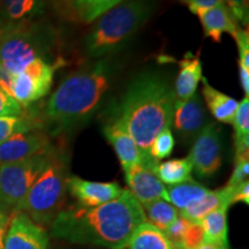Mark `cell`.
Returning a JSON list of instances; mask_svg holds the SVG:
<instances>
[{
	"mask_svg": "<svg viewBox=\"0 0 249 249\" xmlns=\"http://www.w3.org/2000/svg\"><path fill=\"white\" fill-rule=\"evenodd\" d=\"M49 235L24 213H15L9 220L2 249H48Z\"/></svg>",
	"mask_w": 249,
	"mask_h": 249,
	"instance_id": "cell-11",
	"label": "cell"
},
{
	"mask_svg": "<svg viewBox=\"0 0 249 249\" xmlns=\"http://www.w3.org/2000/svg\"><path fill=\"white\" fill-rule=\"evenodd\" d=\"M23 107L0 88V118L22 117Z\"/></svg>",
	"mask_w": 249,
	"mask_h": 249,
	"instance_id": "cell-32",
	"label": "cell"
},
{
	"mask_svg": "<svg viewBox=\"0 0 249 249\" xmlns=\"http://www.w3.org/2000/svg\"><path fill=\"white\" fill-rule=\"evenodd\" d=\"M9 220H11V218H9L7 213H6V210L4 208L0 207V249H2V245H4L5 235L9 225Z\"/></svg>",
	"mask_w": 249,
	"mask_h": 249,
	"instance_id": "cell-39",
	"label": "cell"
},
{
	"mask_svg": "<svg viewBox=\"0 0 249 249\" xmlns=\"http://www.w3.org/2000/svg\"><path fill=\"white\" fill-rule=\"evenodd\" d=\"M239 77H240V83L246 96L249 93V70L239 66Z\"/></svg>",
	"mask_w": 249,
	"mask_h": 249,
	"instance_id": "cell-41",
	"label": "cell"
},
{
	"mask_svg": "<svg viewBox=\"0 0 249 249\" xmlns=\"http://www.w3.org/2000/svg\"><path fill=\"white\" fill-rule=\"evenodd\" d=\"M192 223H189L188 220L185 219L182 217H178L171 225L165 230L164 233L167 236V239L172 242L178 249H181V245L185 238L187 230L189 229Z\"/></svg>",
	"mask_w": 249,
	"mask_h": 249,
	"instance_id": "cell-30",
	"label": "cell"
},
{
	"mask_svg": "<svg viewBox=\"0 0 249 249\" xmlns=\"http://www.w3.org/2000/svg\"><path fill=\"white\" fill-rule=\"evenodd\" d=\"M202 96H203L205 104L214 117V119L224 124H231L234 120L239 103L227 96L225 93L214 89L213 86L208 83V81L202 77Z\"/></svg>",
	"mask_w": 249,
	"mask_h": 249,
	"instance_id": "cell-19",
	"label": "cell"
},
{
	"mask_svg": "<svg viewBox=\"0 0 249 249\" xmlns=\"http://www.w3.org/2000/svg\"><path fill=\"white\" fill-rule=\"evenodd\" d=\"M187 158L200 178H210L217 173L223 163L222 130L217 124H208L196 136Z\"/></svg>",
	"mask_w": 249,
	"mask_h": 249,
	"instance_id": "cell-9",
	"label": "cell"
},
{
	"mask_svg": "<svg viewBox=\"0 0 249 249\" xmlns=\"http://www.w3.org/2000/svg\"><path fill=\"white\" fill-rule=\"evenodd\" d=\"M229 204H223L211 211L201 220L203 227V242L229 248L227 239V210Z\"/></svg>",
	"mask_w": 249,
	"mask_h": 249,
	"instance_id": "cell-20",
	"label": "cell"
},
{
	"mask_svg": "<svg viewBox=\"0 0 249 249\" xmlns=\"http://www.w3.org/2000/svg\"><path fill=\"white\" fill-rule=\"evenodd\" d=\"M124 249H178L171 242L165 233L150 223L144 222L140 225L128 244Z\"/></svg>",
	"mask_w": 249,
	"mask_h": 249,
	"instance_id": "cell-21",
	"label": "cell"
},
{
	"mask_svg": "<svg viewBox=\"0 0 249 249\" xmlns=\"http://www.w3.org/2000/svg\"><path fill=\"white\" fill-rule=\"evenodd\" d=\"M249 176V154L235 156V165L231 178L229 180L227 187H233L240 185L244 181H247Z\"/></svg>",
	"mask_w": 249,
	"mask_h": 249,
	"instance_id": "cell-31",
	"label": "cell"
},
{
	"mask_svg": "<svg viewBox=\"0 0 249 249\" xmlns=\"http://www.w3.org/2000/svg\"><path fill=\"white\" fill-rule=\"evenodd\" d=\"M154 7L151 0H128L107 11L86 37L87 53L101 58L117 51L147 22Z\"/></svg>",
	"mask_w": 249,
	"mask_h": 249,
	"instance_id": "cell-4",
	"label": "cell"
},
{
	"mask_svg": "<svg viewBox=\"0 0 249 249\" xmlns=\"http://www.w3.org/2000/svg\"><path fill=\"white\" fill-rule=\"evenodd\" d=\"M144 222L141 203L124 189L117 198L98 207L62 209L52 223L51 235L68 244L124 249Z\"/></svg>",
	"mask_w": 249,
	"mask_h": 249,
	"instance_id": "cell-1",
	"label": "cell"
},
{
	"mask_svg": "<svg viewBox=\"0 0 249 249\" xmlns=\"http://www.w3.org/2000/svg\"><path fill=\"white\" fill-rule=\"evenodd\" d=\"M230 13L238 23L248 26L249 20V0H223Z\"/></svg>",
	"mask_w": 249,
	"mask_h": 249,
	"instance_id": "cell-33",
	"label": "cell"
},
{
	"mask_svg": "<svg viewBox=\"0 0 249 249\" xmlns=\"http://www.w3.org/2000/svg\"><path fill=\"white\" fill-rule=\"evenodd\" d=\"M193 166L188 158L170 160L158 163L155 169V174L161 183L167 186L179 185V183L193 181Z\"/></svg>",
	"mask_w": 249,
	"mask_h": 249,
	"instance_id": "cell-24",
	"label": "cell"
},
{
	"mask_svg": "<svg viewBox=\"0 0 249 249\" xmlns=\"http://www.w3.org/2000/svg\"><path fill=\"white\" fill-rule=\"evenodd\" d=\"M46 6L45 0H0V26L36 21Z\"/></svg>",
	"mask_w": 249,
	"mask_h": 249,
	"instance_id": "cell-17",
	"label": "cell"
},
{
	"mask_svg": "<svg viewBox=\"0 0 249 249\" xmlns=\"http://www.w3.org/2000/svg\"><path fill=\"white\" fill-rule=\"evenodd\" d=\"M64 64L60 58L54 61L36 59L30 62L21 73L14 75L11 96L22 107L43 98L51 89L55 71Z\"/></svg>",
	"mask_w": 249,
	"mask_h": 249,
	"instance_id": "cell-8",
	"label": "cell"
},
{
	"mask_svg": "<svg viewBox=\"0 0 249 249\" xmlns=\"http://www.w3.org/2000/svg\"><path fill=\"white\" fill-rule=\"evenodd\" d=\"M188 6L193 14L197 15L205 9L213 8L214 6L223 4V0H182Z\"/></svg>",
	"mask_w": 249,
	"mask_h": 249,
	"instance_id": "cell-37",
	"label": "cell"
},
{
	"mask_svg": "<svg viewBox=\"0 0 249 249\" xmlns=\"http://www.w3.org/2000/svg\"><path fill=\"white\" fill-rule=\"evenodd\" d=\"M231 194L232 189L227 186L217 189V191H210L209 194L205 196L203 200L182 210L180 214H181L182 218L188 220L189 223H201L203 217L210 213L211 211L216 210L220 205H231Z\"/></svg>",
	"mask_w": 249,
	"mask_h": 249,
	"instance_id": "cell-23",
	"label": "cell"
},
{
	"mask_svg": "<svg viewBox=\"0 0 249 249\" xmlns=\"http://www.w3.org/2000/svg\"><path fill=\"white\" fill-rule=\"evenodd\" d=\"M112 68L107 60L67 76L46 103L44 117L54 134L85 123L95 113L110 88Z\"/></svg>",
	"mask_w": 249,
	"mask_h": 249,
	"instance_id": "cell-3",
	"label": "cell"
},
{
	"mask_svg": "<svg viewBox=\"0 0 249 249\" xmlns=\"http://www.w3.org/2000/svg\"><path fill=\"white\" fill-rule=\"evenodd\" d=\"M124 0H76L74 5V20L91 23Z\"/></svg>",
	"mask_w": 249,
	"mask_h": 249,
	"instance_id": "cell-26",
	"label": "cell"
},
{
	"mask_svg": "<svg viewBox=\"0 0 249 249\" xmlns=\"http://www.w3.org/2000/svg\"><path fill=\"white\" fill-rule=\"evenodd\" d=\"M51 151V140L48 134L39 130L15 134L0 145V167L36 155L50 154Z\"/></svg>",
	"mask_w": 249,
	"mask_h": 249,
	"instance_id": "cell-10",
	"label": "cell"
},
{
	"mask_svg": "<svg viewBox=\"0 0 249 249\" xmlns=\"http://www.w3.org/2000/svg\"><path fill=\"white\" fill-rule=\"evenodd\" d=\"M142 208L149 223L163 232L179 217L178 209L161 198L142 204Z\"/></svg>",
	"mask_w": 249,
	"mask_h": 249,
	"instance_id": "cell-25",
	"label": "cell"
},
{
	"mask_svg": "<svg viewBox=\"0 0 249 249\" xmlns=\"http://www.w3.org/2000/svg\"><path fill=\"white\" fill-rule=\"evenodd\" d=\"M179 73L174 83L176 102H182L196 93L198 83L202 80V64L198 55L186 53L179 61Z\"/></svg>",
	"mask_w": 249,
	"mask_h": 249,
	"instance_id": "cell-18",
	"label": "cell"
},
{
	"mask_svg": "<svg viewBox=\"0 0 249 249\" xmlns=\"http://www.w3.org/2000/svg\"><path fill=\"white\" fill-rule=\"evenodd\" d=\"M197 17L201 20L204 36L214 43L222 42L224 34H230L234 37L239 28H241L224 4L205 9L198 13Z\"/></svg>",
	"mask_w": 249,
	"mask_h": 249,
	"instance_id": "cell-15",
	"label": "cell"
},
{
	"mask_svg": "<svg viewBox=\"0 0 249 249\" xmlns=\"http://www.w3.org/2000/svg\"><path fill=\"white\" fill-rule=\"evenodd\" d=\"M103 134L116 151L124 172H127L134 165L141 164V152L126 130H124L117 124L111 123L103 127Z\"/></svg>",
	"mask_w": 249,
	"mask_h": 249,
	"instance_id": "cell-16",
	"label": "cell"
},
{
	"mask_svg": "<svg viewBox=\"0 0 249 249\" xmlns=\"http://www.w3.org/2000/svg\"><path fill=\"white\" fill-rule=\"evenodd\" d=\"M52 151L0 167V207L14 209L48 165Z\"/></svg>",
	"mask_w": 249,
	"mask_h": 249,
	"instance_id": "cell-7",
	"label": "cell"
},
{
	"mask_svg": "<svg viewBox=\"0 0 249 249\" xmlns=\"http://www.w3.org/2000/svg\"><path fill=\"white\" fill-rule=\"evenodd\" d=\"M40 123L35 118L6 117L0 118V145L18 133H28L40 128Z\"/></svg>",
	"mask_w": 249,
	"mask_h": 249,
	"instance_id": "cell-28",
	"label": "cell"
},
{
	"mask_svg": "<svg viewBox=\"0 0 249 249\" xmlns=\"http://www.w3.org/2000/svg\"><path fill=\"white\" fill-rule=\"evenodd\" d=\"M174 144H176V141H174V136L171 132V128L170 127L165 128L156 136L150 149H149V155L155 160L160 161L171 156L173 152Z\"/></svg>",
	"mask_w": 249,
	"mask_h": 249,
	"instance_id": "cell-29",
	"label": "cell"
},
{
	"mask_svg": "<svg viewBox=\"0 0 249 249\" xmlns=\"http://www.w3.org/2000/svg\"><path fill=\"white\" fill-rule=\"evenodd\" d=\"M174 98L170 82L157 71H144L134 79L117 105L112 123L134 140L142 155L141 165L155 172L160 161L149 155L152 142L172 124Z\"/></svg>",
	"mask_w": 249,
	"mask_h": 249,
	"instance_id": "cell-2",
	"label": "cell"
},
{
	"mask_svg": "<svg viewBox=\"0 0 249 249\" xmlns=\"http://www.w3.org/2000/svg\"><path fill=\"white\" fill-rule=\"evenodd\" d=\"M67 191L82 208H95L117 198L124 189L116 182H95L68 177Z\"/></svg>",
	"mask_w": 249,
	"mask_h": 249,
	"instance_id": "cell-13",
	"label": "cell"
},
{
	"mask_svg": "<svg viewBox=\"0 0 249 249\" xmlns=\"http://www.w3.org/2000/svg\"><path fill=\"white\" fill-rule=\"evenodd\" d=\"M203 244V227L201 223H192L183 238L181 249H194Z\"/></svg>",
	"mask_w": 249,
	"mask_h": 249,
	"instance_id": "cell-35",
	"label": "cell"
},
{
	"mask_svg": "<svg viewBox=\"0 0 249 249\" xmlns=\"http://www.w3.org/2000/svg\"><path fill=\"white\" fill-rule=\"evenodd\" d=\"M235 156L249 154V98L248 96L239 103L234 120Z\"/></svg>",
	"mask_w": 249,
	"mask_h": 249,
	"instance_id": "cell-27",
	"label": "cell"
},
{
	"mask_svg": "<svg viewBox=\"0 0 249 249\" xmlns=\"http://www.w3.org/2000/svg\"><path fill=\"white\" fill-rule=\"evenodd\" d=\"M207 187L193 181L179 183V185L166 187V201L180 210H185L192 207L209 194Z\"/></svg>",
	"mask_w": 249,
	"mask_h": 249,
	"instance_id": "cell-22",
	"label": "cell"
},
{
	"mask_svg": "<svg viewBox=\"0 0 249 249\" xmlns=\"http://www.w3.org/2000/svg\"><path fill=\"white\" fill-rule=\"evenodd\" d=\"M124 177L129 192L141 205L160 198L166 201V187L160 182L155 172L145 169L141 164L130 167L124 172Z\"/></svg>",
	"mask_w": 249,
	"mask_h": 249,
	"instance_id": "cell-14",
	"label": "cell"
},
{
	"mask_svg": "<svg viewBox=\"0 0 249 249\" xmlns=\"http://www.w3.org/2000/svg\"><path fill=\"white\" fill-rule=\"evenodd\" d=\"M54 43L52 27L37 21L0 26V66L17 75L36 59L48 60Z\"/></svg>",
	"mask_w": 249,
	"mask_h": 249,
	"instance_id": "cell-5",
	"label": "cell"
},
{
	"mask_svg": "<svg viewBox=\"0 0 249 249\" xmlns=\"http://www.w3.org/2000/svg\"><path fill=\"white\" fill-rule=\"evenodd\" d=\"M48 249H95V247H93V246L74 245V244H68V242L60 241V242H54L51 247H48Z\"/></svg>",
	"mask_w": 249,
	"mask_h": 249,
	"instance_id": "cell-40",
	"label": "cell"
},
{
	"mask_svg": "<svg viewBox=\"0 0 249 249\" xmlns=\"http://www.w3.org/2000/svg\"><path fill=\"white\" fill-rule=\"evenodd\" d=\"M235 39L236 45H238L239 51V66L247 68L249 70V35L247 29L239 28L236 31L235 36L233 37Z\"/></svg>",
	"mask_w": 249,
	"mask_h": 249,
	"instance_id": "cell-34",
	"label": "cell"
},
{
	"mask_svg": "<svg viewBox=\"0 0 249 249\" xmlns=\"http://www.w3.org/2000/svg\"><path fill=\"white\" fill-rule=\"evenodd\" d=\"M46 5H50L61 17L74 20V5L76 0H45Z\"/></svg>",
	"mask_w": 249,
	"mask_h": 249,
	"instance_id": "cell-36",
	"label": "cell"
},
{
	"mask_svg": "<svg viewBox=\"0 0 249 249\" xmlns=\"http://www.w3.org/2000/svg\"><path fill=\"white\" fill-rule=\"evenodd\" d=\"M194 249H229V248L222 247V246L213 245V244H208V242H203V244H201L198 247H196Z\"/></svg>",
	"mask_w": 249,
	"mask_h": 249,
	"instance_id": "cell-42",
	"label": "cell"
},
{
	"mask_svg": "<svg viewBox=\"0 0 249 249\" xmlns=\"http://www.w3.org/2000/svg\"><path fill=\"white\" fill-rule=\"evenodd\" d=\"M231 188V187H230ZM231 194V204L242 202V203L249 204V182L244 181L240 185L233 187Z\"/></svg>",
	"mask_w": 249,
	"mask_h": 249,
	"instance_id": "cell-38",
	"label": "cell"
},
{
	"mask_svg": "<svg viewBox=\"0 0 249 249\" xmlns=\"http://www.w3.org/2000/svg\"><path fill=\"white\" fill-rule=\"evenodd\" d=\"M67 179L66 161L52 152L45 169L14 211L24 213L38 225L51 226L66 200Z\"/></svg>",
	"mask_w": 249,
	"mask_h": 249,
	"instance_id": "cell-6",
	"label": "cell"
},
{
	"mask_svg": "<svg viewBox=\"0 0 249 249\" xmlns=\"http://www.w3.org/2000/svg\"><path fill=\"white\" fill-rule=\"evenodd\" d=\"M172 124L176 132L182 139L187 141L195 140L209 124L207 110L200 95L194 93L186 101L174 103Z\"/></svg>",
	"mask_w": 249,
	"mask_h": 249,
	"instance_id": "cell-12",
	"label": "cell"
}]
</instances>
